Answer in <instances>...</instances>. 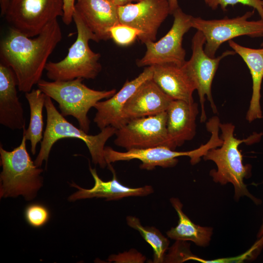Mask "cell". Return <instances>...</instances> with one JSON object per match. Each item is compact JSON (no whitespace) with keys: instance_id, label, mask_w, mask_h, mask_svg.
<instances>
[{"instance_id":"cell-27","label":"cell","mask_w":263,"mask_h":263,"mask_svg":"<svg viewBox=\"0 0 263 263\" xmlns=\"http://www.w3.org/2000/svg\"><path fill=\"white\" fill-rule=\"evenodd\" d=\"M238 3L253 7L263 19V2L261 0H207L206 2L211 9L215 10L220 6L224 11L226 10L228 5L234 6Z\"/></svg>"},{"instance_id":"cell-28","label":"cell","mask_w":263,"mask_h":263,"mask_svg":"<svg viewBox=\"0 0 263 263\" xmlns=\"http://www.w3.org/2000/svg\"><path fill=\"white\" fill-rule=\"evenodd\" d=\"M108 260L116 263H142L146 260V258L136 249H131L129 251L123 253L116 255L112 254L109 257Z\"/></svg>"},{"instance_id":"cell-3","label":"cell","mask_w":263,"mask_h":263,"mask_svg":"<svg viewBox=\"0 0 263 263\" xmlns=\"http://www.w3.org/2000/svg\"><path fill=\"white\" fill-rule=\"evenodd\" d=\"M73 20L77 35L67 56L59 61H49L46 65L47 76L52 81L78 78L93 79L101 71L102 66L99 62L101 55L92 51L89 44L90 40L98 42V39L75 10Z\"/></svg>"},{"instance_id":"cell-22","label":"cell","mask_w":263,"mask_h":263,"mask_svg":"<svg viewBox=\"0 0 263 263\" xmlns=\"http://www.w3.org/2000/svg\"><path fill=\"white\" fill-rule=\"evenodd\" d=\"M179 217L178 225L167 232L168 237L177 241H190L197 245L207 246L209 243L212 229L194 224L183 211V205L179 199H170Z\"/></svg>"},{"instance_id":"cell-2","label":"cell","mask_w":263,"mask_h":263,"mask_svg":"<svg viewBox=\"0 0 263 263\" xmlns=\"http://www.w3.org/2000/svg\"><path fill=\"white\" fill-rule=\"evenodd\" d=\"M44 107L47 113V123L39 152L34 161L37 167H40L44 161L47 163L54 144L58 140L65 138L81 140L89 150L93 163L98 165L101 168L107 166L104 157L105 145L109 139L115 134L116 128L109 126L96 135H90L68 121L56 109L52 98L47 95Z\"/></svg>"},{"instance_id":"cell-24","label":"cell","mask_w":263,"mask_h":263,"mask_svg":"<svg viewBox=\"0 0 263 263\" xmlns=\"http://www.w3.org/2000/svg\"><path fill=\"white\" fill-rule=\"evenodd\" d=\"M126 221L128 225L137 230L146 242L152 247L153 251L152 263H164L166 252L169 244V239L156 227L142 225L140 220L136 217L128 216L126 218Z\"/></svg>"},{"instance_id":"cell-33","label":"cell","mask_w":263,"mask_h":263,"mask_svg":"<svg viewBox=\"0 0 263 263\" xmlns=\"http://www.w3.org/2000/svg\"><path fill=\"white\" fill-rule=\"evenodd\" d=\"M263 235V223H262L261 227L260 228V230L258 234V237H260L262 236Z\"/></svg>"},{"instance_id":"cell-32","label":"cell","mask_w":263,"mask_h":263,"mask_svg":"<svg viewBox=\"0 0 263 263\" xmlns=\"http://www.w3.org/2000/svg\"><path fill=\"white\" fill-rule=\"evenodd\" d=\"M140 0H113V3L117 6L124 5L127 4L137 2Z\"/></svg>"},{"instance_id":"cell-37","label":"cell","mask_w":263,"mask_h":263,"mask_svg":"<svg viewBox=\"0 0 263 263\" xmlns=\"http://www.w3.org/2000/svg\"><path fill=\"white\" fill-rule=\"evenodd\" d=\"M262 44H263V43Z\"/></svg>"},{"instance_id":"cell-25","label":"cell","mask_w":263,"mask_h":263,"mask_svg":"<svg viewBox=\"0 0 263 263\" xmlns=\"http://www.w3.org/2000/svg\"><path fill=\"white\" fill-rule=\"evenodd\" d=\"M111 38L117 45L128 46L133 43L141 35V32L132 27L119 23L111 28Z\"/></svg>"},{"instance_id":"cell-21","label":"cell","mask_w":263,"mask_h":263,"mask_svg":"<svg viewBox=\"0 0 263 263\" xmlns=\"http://www.w3.org/2000/svg\"><path fill=\"white\" fill-rule=\"evenodd\" d=\"M228 44L246 63L251 75L252 94L246 115V119L251 122L262 117L260 99L263 78V48L253 49L244 47L232 40L228 41Z\"/></svg>"},{"instance_id":"cell-15","label":"cell","mask_w":263,"mask_h":263,"mask_svg":"<svg viewBox=\"0 0 263 263\" xmlns=\"http://www.w3.org/2000/svg\"><path fill=\"white\" fill-rule=\"evenodd\" d=\"M173 99L165 94L152 78L143 82L128 99L123 114L129 120L166 112Z\"/></svg>"},{"instance_id":"cell-34","label":"cell","mask_w":263,"mask_h":263,"mask_svg":"<svg viewBox=\"0 0 263 263\" xmlns=\"http://www.w3.org/2000/svg\"><path fill=\"white\" fill-rule=\"evenodd\" d=\"M204 0V1L205 2V3H206V2H207V0Z\"/></svg>"},{"instance_id":"cell-20","label":"cell","mask_w":263,"mask_h":263,"mask_svg":"<svg viewBox=\"0 0 263 263\" xmlns=\"http://www.w3.org/2000/svg\"><path fill=\"white\" fill-rule=\"evenodd\" d=\"M153 66L152 79L165 94L173 100L194 102L196 86L183 66L170 63Z\"/></svg>"},{"instance_id":"cell-18","label":"cell","mask_w":263,"mask_h":263,"mask_svg":"<svg viewBox=\"0 0 263 263\" xmlns=\"http://www.w3.org/2000/svg\"><path fill=\"white\" fill-rule=\"evenodd\" d=\"M18 81L12 69L0 64V123L13 130L25 128L21 103L17 94Z\"/></svg>"},{"instance_id":"cell-35","label":"cell","mask_w":263,"mask_h":263,"mask_svg":"<svg viewBox=\"0 0 263 263\" xmlns=\"http://www.w3.org/2000/svg\"><path fill=\"white\" fill-rule=\"evenodd\" d=\"M109 0L113 1V0Z\"/></svg>"},{"instance_id":"cell-30","label":"cell","mask_w":263,"mask_h":263,"mask_svg":"<svg viewBox=\"0 0 263 263\" xmlns=\"http://www.w3.org/2000/svg\"><path fill=\"white\" fill-rule=\"evenodd\" d=\"M170 10V14H173L174 11L179 7L178 0H168Z\"/></svg>"},{"instance_id":"cell-10","label":"cell","mask_w":263,"mask_h":263,"mask_svg":"<svg viewBox=\"0 0 263 263\" xmlns=\"http://www.w3.org/2000/svg\"><path fill=\"white\" fill-rule=\"evenodd\" d=\"M172 15L173 22L168 32L157 41L145 43L146 51L144 56L136 61L138 67L168 63L182 66L186 61L182 42L184 35L192 28V16L180 7Z\"/></svg>"},{"instance_id":"cell-5","label":"cell","mask_w":263,"mask_h":263,"mask_svg":"<svg viewBox=\"0 0 263 263\" xmlns=\"http://www.w3.org/2000/svg\"><path fill=\"white\" fill-rule=\"evenodd\" d=\"M82 78L65 81H48L40 79L38 87L46 95L57 102L63 116H72L78 121L79 128L88 133L90 120L88 113L99 101L116 93L115 89L98 91L89 88Z\"/></svg>"},{"instance_id":"cell-36","label":"cell","mask_w":263,"mask_h":263,"mask_svg":"<svg viewBox=\"0 0 263 263\" xmlns=\"http://www.w3.org/2000/svg\"><path fill=\"white\" fill-rule=\"evenodd\" d=\"M261 1H262V2H263V0H261Z\"/></svg>"},{"instance_id":"cell-26","label":"cell","mask_w":263,"mask_h":263,"mask_svg":"<svg viewBox=\"0 0 263 263\" xmlns=\"http://www.w3.org/2000/svg\"><path fill=\"white\" fill-rule=\"evenodd\" d=\"M24 214L27 223L35 227L42 226L50 218L48 209L39 204H33L28 206L25 208Z\"/></svg>"},{"instance_id":"cell-7","label":"cell","mask_w":263,"mask_h":263,"mask_svg":"<svg viewBox=\"0 0 263 263\" xmlns=\"http://www.w3.org/2000/svg\"><path fill=\"white\" fill-rule=\"evenodd\" d=\"M63 15V0H10L3 17L12 28L32 38Z\"/></svg>"},{"instance_id":"cell-12","label":"cell","mask_w":263,"mask_h":263,"mask_svg":"<svg viewBox=\"0 0 263 263\" xmlns=\"http://www.w3.org/2000/svg\"><path fill=\"white\" fill-rule=\"evenodd\" d=\"M211 148L212 144L209 141L195 150L186 151H175L165 146L133 149L124 152L105 147L104 157L107 166L115 162L137 159L142 163L140 165V169L151 170L157 166L164 168L173 167L178 163L177 158L180 156H188L190 158L191 164H196Z\"/></svg>"},{"instance_id":"cell-19","label":"cell","mask_w":263,"mask_h":263,"mask_svg":"<svg viewBox=\"0 0 263 263\" xmlns=\"http://www.w3.org/2000/svg\"><path fill=\"white\" fill-rule=\"evenodd\" d=\"M113 173L111 180L103 181L98 175L95 169H92L90 166V171L94 179V185L90 189L82 188L75 183L71 186L77 188L78 190L69 197V200L74 201L83 199L92 198H104L106 200H116L130 196H144L153 192L150 186L133 188L122 185L118 181L115 172L111 164L108 165Z\"/></svg>"},{"instance_id":"cell-17","label":"cell","mask_w":263,"mask_h":263,"mask_svg":"<svg viewBox=\"0 0 263 263\" xmlns=\"http://www.w3.org/2000/svg\"><path fill=\"white\" fill-rule=\"evenodd\" d=\"M166 112L168 136L171 149L175 150L195 136L198 105L194 102L173 100Z\"/></svg>"},{"instance_id":"cell-4","label":"cell","mask_w":263,"mask_h":263,"mask_svg":"<svg viewBox=\"0 0 263 263\" xmlns=\"http://www.w3.org/2000/svg\"><path fill=\"white\" fill-rule=\"evenodd\" d=\"M26 139L23 135L19 146L8 151L0 145V197L22 195L30 200L42 185V169L37 167L26 148Z\"/></svg>"},{"instance_id":"cell-6","label":"cell","mask_w":263,"mask_h":263,"mask_svg":"<svg viewBox=\"0 0 263 263\" xmlns=\"http://www.w3.org/2000/svg\"><path fill=\"white\" fill-rule=\"evenodd\" d=\"M219 127L222 144L209 150L203 156L205 160L212 161L217 166V170H211L210 175L216 183L222 185L231 183L234 187L236 199L247 196L255 201L244 183V178L249 175L250 167L244 165L242 155L239 150L240 144L251 139L236 138L234 134L235 126L232 123H220Z\"/></svg>"},{"instance_id":"cell-9","label":"cell","mask_w":263,"mask_h":263,"mask_svg":"<svg viewBox=\"0 0 263 263\" xmlns=\"http://www.w3.org/2000/svg\"><path fill=\"white\" fill-rule=\"evenodd\" d=\"M206 38L203 34L197 31L191 40L192 55L183 67L196 86L201 105L200 122L207 120L205 102H209L214 113L217 112L211 93L213 80L221 60L224 57L236 54L233 50H227L218 57L209 56L205 52Z\"/></svg>"},{"instance_id":"cell-23","label":"cell","mask_w":263,"mask_h":263,"mask_svg":"<svg viewBox=\"0 0 263 263\" xmlns=\"http://www.w3.org/2000/svg\"><path fill=\"white\" fill-rule=\"evenodd\" d=\"M30 108V122L28 128L23 129V135L31 143L32 154L36 153L38 144L42 141L43 135V109L46 95L38 88L25 93Z\"/></svg>"},{"instance_id":"cell-16","label":"cell","mask_w":263,"mask_h":263,"mask_svg":"<svg viewBox=\"0 0 263 263\" xmlns=\"http://www.w3.org/2000/svg\"><path fill=\"white\" fill-rule=\"evenodd\" d=\"M75 10L99 41L111 38V28L120 23L117 6L109 0H75Z\"/></svg>"},{"instance_id":"cell-29","label":"cell","mask_w":263,"mask_h":263,"mask_svg":"<svg viewBox=\"0 0 263 263\" xmlns=\"http://www.w3.org/2000/svg\"><path fill=\"white\" fill-rule=\"evenodd\" d=\"M75 0H63V15L62 17L64 23L67 25L73 20Z\"/></svg>"},{"instance_id":"cell-1","label":"cell","mask_w":263,"mask_h":263,"mask_svg":"<svg viewBox=\"0 0 263 263\" xmlns=\"http://www.w3.org/2000/svg\"><path fill=\"white\" fill-rule=\"evenodd\" d=\"M62 37L57 19L32 38L9 28L0 42V63L12 69L19 91L29 92L38 83L49 57Z\"/></svg>"},{"instance_id":"cell-13","label":"cell","mask_w":263,"mask_h":263,"mask_svg":"<svg viewBox=\"0 0 263 263\" xmlns=\"http://www.w3.org/2000/svg\"><path fill=\"white\" fill-rule=\"evenodd\" d=\"M119 22L141 32L138 38L142 43L155 41L158 30L170 14L168 0H140L117 6Z\"/></svg>"},{"instance_id":"cell-14","label":"cell","mask_w":263,"mask_h":263,"mask_svg":"<svg viewBox=\"0 0 263 263\" xmlns=\"http://www.w3.org/2000/svg\"><path fill=\"white\" fill-rule=\"evenodd\" d=\"M153 72V66H148L136 77L127 80L112 96L95 104L96 113L94 121L100 130L109 126L118 129L127 122L123 114L125 105L143 82L152 78Z\"/></svg>"},{"instance_id":"cell-11","label":"cell","mask_w":263,"mask_h":263,"mask_svg":"<svg viewBox=\"0 0 263 263\" xmlns=\"http://www.w3.org/2000/svg\"><path fill=\"white\" fill-rule=\"evenodd\" d=\"M166 112L129 120L116 130L114 144L129 150L171 146L167 129Z\"/></svg>"},{"instance_id":"cell-8","label":"cell","mask_w":263,"mask_h":263,"mask_svg":"<svg viewBox=\"0 0 263 263\" xmlns=\"http://www.w3.org/2000/svg\"><path fill=\"white\" fill-rule=\"evenodd\" d=\"M254 12L255 9L242 16L217 19L192 17V28L203 34L206 38L205 52L209 56L214 57L217 51L225 42L242 36L251 38L263 36V19L248 20Z\"/></svg>"},{"instance_id":"cell-31","label":"cell","mask_w":263,"mask_h":263,"mask_svg":"<svg viewBox=\"0 0 263 263\" xmlns=\"http://www.w3.org/2000/svg\"><path fill=\"white\" fill-rule=\"evenodd\" d=\"M10 0H0V15L3 17Z\"/></svg>"}]
</instances>
